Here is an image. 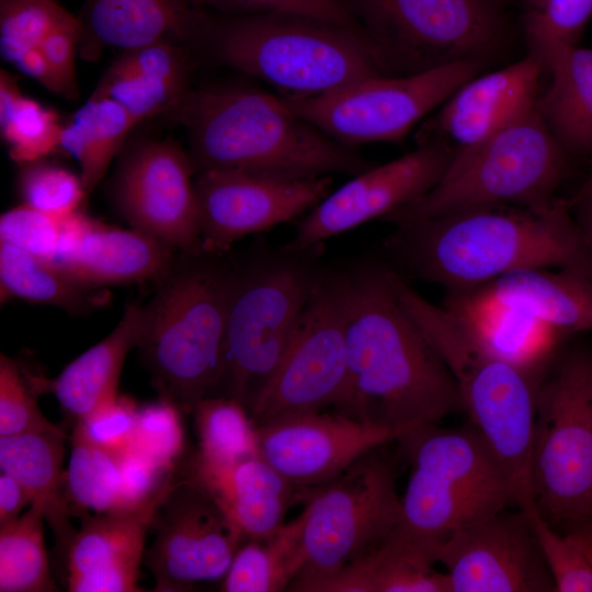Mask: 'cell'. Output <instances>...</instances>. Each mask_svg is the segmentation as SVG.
Segmentation results:
<instances>
[{
	"label": "cell",
	"instance_id": "8",
	"mask_svg": "<svg viewBox=\"0 0 592 592\" xmlns=\"http://www.w3.org/2000/svg\"><path fill=\"white\" fill-rule=\"evenodd\" d=\"M277 258L230 259L224 374L215 396L249 412L295 335L322 271L284 251Z\"/></svg>",
	"mask_w": 592,
	"mask_h": 592
},
{
	"label": "cell",
	"instance_id": "30",
	"mask_svg": "<svg viewBox=\"0 0 592 592\" xmlns=\"http://www.w3.org/2000/svg\"><path fill=\"white\" fill-rule=\"evenodd\" d=\"M67 434L43 432L0 436L1 471L14 477L29 492L31 504L41 505L56 539L67 553L77 533L69 522L70 509L62 471Z\"/></svg>",
	"mask_w": 592,
	"mask_h": 592
},
{
	"label": "cell",
	"instance_id": "19",
	"mask_svg": "<svg viewBox=\"0 0 592 592\" xmlns=\"http://www.w3.org/2000/svg\"><path fill=\"white\" fill-rule=\"evenodd\" d=\"M453 155L445 146L422 144L398 159L354 175L311 208L284 251L305 253L326 239L372 219H385L428 193L445 172Z\"/></svg>",
	"mask_w": 592,
	"mask_h": 592
},
{
	"label": "cell",
	"instance_id": "20",
	"mask_svg": "<svg viewBox=\"0 0 592 592\" xmlns=\"http://www.w3.org/2000/svg\"><path fill=\"white\" fill-rule=\"evenodd\" d=\"M259 456L300 490L323 486L401 434L342 412H309L257 426Z\"/></svg>",
	"mask_w": 592,
	"mask_h": 592
},
{
	"label": "cell",
	"instance_id": "6",
	"mask_svg": "<svg viewBox=\"0 0 592 592\" xmlns=\"http://www.w3.org/2000/svg\"><path fill=\"white\" fill-rule=\"evenodd\" d=\"M398 441L410 456L411 473L397 531L436 562L440 548L454 532L516 508L501 466L471 424L429 425Z\"/></svg>",
	"mask_w": 592,
	"mask_h": 592
},
{
	"label": "cell",
	"instance_id": "12",
	"mask_svg": "<svg viewBox=\"0 0 592 592\" xmlns=\"http://www.w3.org/2000/svg\"><path fill=\"white\" fill-rule=\"evenodd\" d=\"M483 64L456 62L412 75H378L311 98H284L301 118L335 141L354 146L402 139Z\"/></svg>",
	"mask_w": 592,
	"mask_h": 592
},
{
	"label": "cell",
	"instance_id": "5",
	"mask_svg": "<svg viewBox=\"0 0 592 592\" xmlns=\"http://www.w3.org/2000/svg\"><path fill=\"white\" fill-rule=\"evenodd\" d=\"M203 48L284 98L318 96L385 75L361 29L308 15L212 12Z\"/></svg>",
	"mask_w": 592,
	"mask_h": 592
},
{
	"label": "cell",
	"instance_id": "10",
	"mask_svg": "<svg viewBox=\"0 0 592 592\" xmlns=\"http://www.w3.org/2000/svg\"><path fill=\"white\" fill-rule=\"evenodd\" d=\"M532 485L539 515L565 531L592 514V353L566 352L538 382Z\"/></svg>",
	"mask_w": 592,
	"mask_h": 592
},
{
	"label": "cell",
	"instance_id": "47",
	"mask_svg": "<svg viewBox=\"0 0 592 592\" xmlns=\"http://www.w3.org/2000/svg\"><path fill=\"white\" fill-rule=\"evenodd\" d=\"M177 467H164L135 448L119 454L121 512L139 510L161 499Z\"/></svg>",
	"mask_w": 592,
	"mask_h": 592
},
{
	"label": "cell",
	"instance_id": "26",
	"mask_svg": "<svg viewBox=\"0 0 592 592\" xmlns=\"http://www.w3.org/2000/svg\"><path fill=\"white\" fill-rule=\"evenodd\" d=\"M192 66V49L174 43L123 50L91 94L117 102L138 125L162 116L185 96Z\"/></svg>",
	"mask_w": 592,
	"mask_h": 592
},
{
	"label": "cell",
	"instance_id": "51",
	"mask_svg": "<svg viewBox=\"0 0 592 592\" xmlns=\"http://www.w3.org/2000/svg\"><path fill=\"white\" fill-rule=\"evenodd\" d=\"M14 66L21 73L36 80L47 90L59 94L58 83L39 47L25 53L14 62Z\"/></svg>",
	"mask_w": 592,
	"mask_h": 592
},
{
	"label": "cell",
	"instance_id": "46",
	"mask_svg": "<svg viewBox=\"0 0 592 592\" xmlns=\"http://www.w3.org/2000/svg\"><path fill=\"white\" fill-rule=\"evenodd\" d=\"M139 407L127 396H117L79 420L73 433L88 442L122 454L133 447Z\"/></svg>",
	"mask_w": 592,
	"mask_h": 592
},
{
	"label": "cell",
	"instance_id": "2",
	"mask_svg": "<svg viewBox=\"0 0 592 592\" xmlns=\"http://www.w3.org/2000/svg\"><path fill=\"white\" fill-rule=\"evenodd\" d=\"M396 226L388 243L401 264L454 293L527 269L592 276V255L566 200L475 206Z\"/></svg>",
	"mask_w": 592,
	"mask_h": 592
},
{
	"label": "cell",
	"instance_id": "25",
	"mask_svg": "<svg viewBox=\"0 0 592 592\" xmlns=\"http://www.w3.org/2000/svg\"><path fill=\"white\" fill-rule=\"evenodd\" d=\"M178 469L215 499L247 539H262L278 530L300 490L261 456L215 463L196 452Z\"/></svg>",
	"mask_w": 592,
	"mask_h": 592
},
{
	"label": "cell",
	"instance_id": "13",
	"mask_svg": "<svg viewBox=\"0 0 592 592\" xmlns=\"http://www.w3.org/2000/svg\"><path fill=\"white\" fill-rule=\"evenodd\" d=\"M379 446L332 481L308 489L305 565L297 578L330 573L391 534L401 521L395 464Z\"/></svg>",
	"mask_w": 592,
	"mask_h": 592
},
{
	"label": "cell",
	"instance_id": "1",
	"mask_svg": "<svg viewBox=\"0 0 592 592\" xmlns=\"http://www.w3.org/2000/svg\"><path fill=\"white\" fill-rule=\"evenodd\" d=\"M340 278L348 382L335 410L401 437L462 410L457 383L400 301L395 272L367 263Z\"/></svg>",
	"mask_w": 592,
	"mask_h": 592
},
{
	"label": "cell",
	"instance_id": "22",
	"mask_svg": "<svg viewBox=\"0 0 592 592\" xmlns=\"http://www.w3.org/2000/svg\"><path fill=\"white\" fill-rule=\"evenodd\" d=\"M180 251L137 229H119L78 210L65 218L60 252L55 262L82 285L159 282Z\"/></svg>",
	"mask_w": 592,
	"mask_h": 592
},
{
	"label": "cell",
	"instance_id": "53",
	"mask_svg": "<svg viewBox=\"0 0 592 592\" xmlns=\"http://www.w3.org/2000/svg\"><path fill=\"white\" fill-rule=\"evenodd\" d=\"M592 195V168L584 179V181L581 183V185L577 189V191L568 198L567 204L569 207L577 204L578 202L582 201L583 198Z\"/></svg>",
	"mask_w": 592,
	"mask_h": 592
},
{
	"label": "cell",
	"instance_id": "37",
	"mask_svg": "<svg viewBox=\"0 0 592 592\" xmlns=\"http://www.w3.org/2000/svg\"><path fill=\"white\" fill-rule=\"evenodd\" d=\"M65 471V491L71 515L80 519L121 512L119 454L99 447L72 432Z\"/></svg>",
	"mask_w": 592,
	"mask_h": 592
},
{
	"label": "cell",
	"instance_id": "29",
	"mask_svg": "<svg viewBox=\"0 0 592 592\" xmlns=\"http://www.w3.org/2000/svg\"><path fill=\"white\" fill-rule=\"evenodd\" d=\"M141 317L143 306L128 303L106 338L69 363L55 379H45V391L55 395L75 424L118 396L125 358L138 344Z\"/></svg>",
	"mask_w": 592,
	"mask_h": 592
},
{
	"label": "cell",
	"instance_id": "18",
	"mask_svg": "<svg viewBox=\"0 0 592 592\" xmlns=\"http://www.w3.org/2000/svg\"><path fill=\"white\" fill-rule=\"evenodd\" d=\"M437 562L451 592H548L554 581L531 516L508 509L454 532Z\"/></svg>",
	"mask_w": 592,
	"mask_h": 592
},
{
	"label": "cell",
	"instance_id": "48",
	"mask_svg": "<svg viewBox=\"0 0 592 592\" xmlns=\"http://www.w3.org/2000/svg\"><path fill=\"white\" fill-rule=\"evenodd\" d=\"M217 14L289 13L360 27L345 0H198Z\"/></svg>",
	"mask_w": 592,
	"mask_h": 592
},
{
	"label": "cell",
	"instance_id": "28",
	"mask_svg": "<svg viewBox=\"0 0 592 592\" xmlns=\"http://www.w3.org/2000/svg\"><path fill=\"white\" fill-rule=\"evenodd\" d=\"M482 289L498 309L558 332L592 331V276L571 269H527L504 275Z\"/></svg>",
	"mask_w": 592,
	"mask_h": 592
},
{
	"label": "cell",
	"instance_id": "49",
	"mask_svg": "<svg viewBox=\"0 0 592 592\" xmlns=\"http://www.w3.org/2000/svg\"><path fill=\"white\" fill-rule=\"evenodd\" d=\"M81 36L78 15L71 13L38 46L58 83L59 94L67 99L78 96L75 61Z\"/></svg>",
	"mask_w": 592,
	"mask_h": 592
},
{
	"label": "cell",
	"instance_id": "14",
	"mask_svg": "<svg viewBox=\"0 0 592 592\" xmlns=\"http://www.w3.org/2000/svg\"><path fill=\"white\" fill-rule=\"evenodd\" d=\"M348 344L340 272H321L281 364L255 400V426L341 402Z\"/></svg>",
	"mask_w": 592,
	"mask_h": 592
},
{
	"label": "cell",
	"instance_id": "4",
	"mask_svg": "<svg viewBox=\"0 0 592 592\" xmlns=\"http://www.w3.org/2000/svg\"><path fill=\"white\" fill-rule=\"evenodd\" d=\"M179 252L143 306L137 348L160 398L192 413L220 385L230 259Z\"/></svg>",
	"mask_w": 592,
	"mask_h": 592
},
{
	"label": "cell",
	"instance_id": "35",
	"mask_svg": "<svg viewBox=\"0 0 592 592\" xmlns=\"http://www.w3.org/2000/svg\"><path fill=\"white\" fill-rule=\"evenodd\" d=\"M64 124L59 114L25 96L18 80L0 71V132L10 158L20 166L46 159L57 149Z\"/></svg>",
	"mask_w": 592,
	"mask_h": 592
},
{
	"label": "cell",
	"instance_id": "33",
	"mask_svg": "<svg viewBox=\"0 0 592 592\" xmlns=\"http://www.w3.org/2000/svg\"><path fill=\"white\" fill-rule=\"evenodd\" d=\"M136 126L117 102L93 94L64 125L60 149L78 162L87 195L102 181Z\"/></svg>",
	"mask_w": 592,
	"mask_h": 592
},
{
	"label": "cell",
	"instance_id": "44",
	"mask_svg": "<svg viewBox=\"0 0 592 592\" xmlns=\"http://www.w3.org/2000/svg\"><path fill=\"white\" fill-rule=\"evenodd\" d=\"M181 412L162 398L139 407L132 448L164 467L175 468L184 448Z\"/></svg>",
	"mask_w": 592,
	"mask_h": 592
},
{
	"label": "cell",
	"instance_id": "38",
	"mask_svg": "<svg viewBox=\"0 0 592 592\" xmlns=\"http://www.w3.org/2000/svg\"><path fill=\"white\" fill-rule=\"evenodd\" d=\"M198 437L197 454L215 463L259 456L257 426L237 400L225 396L202 399L192 412Z\"/></svg>",
	"mask_w": 592,
	"mask_h": 592
},
{
	"label": "cell",
	"instance_id": "21",
	"mask_svg": "<svg viewBox=\"0 0 592 592\" xmlns=\"http://www.w3.org/2000/svg\"><path fill=\"white\" fill-rule=\"evenodd\" d=\"M538 58L528 54L503 68L463 83L424 124L420 145L437 144L454 153L506 126L538 101Z\"/></svg>",
	"mask_w": 592,
	"mask_h": 592
},
{
	"label": "cell",
	"instance_id": "16",
	"mask_svg": "<svg viewBox=\"0 0 592 592\" xmlns=\"http://www.w3.org/2000/svg\"><path fill=\"white\" fill-rule=\"evenodd\" d=\"M150 527L156 537L145 560L156 591H185L198 582L223 580L247 540L215 499L178 467Z\"/></svg>",
	"mask_w": 592,
	"mask_h": 592
},
{
	"label": "cell",
	"instance_id": "31",
	"mask_svg": "<svg viewBox=\"0 0 592 592\" xmlns=\"http://www.w3.org/2000/svg\"><path fill=\"white\" fill-rule=\"evenodd\" d=\"M550 83L538 110L568 155L592 151V47L557 50L546 62Z\"/></svg>",
	"mask_w": 592,
	"mask_h": 592
},
{
	"label": "cell",
	"instance_id": "17",
	"mask_svg": "<svg viewBox=\"0 0 592 592\" xmlns=\"http://www.w3.org/2000/svg\"><path fill=\"white\" fill-rule=\"evenodd\" d=\"M330 175L288 179L210 169L194 181L203 251L226 253L237 240L287 223L330 193Z\"/></svg>",
	"mask_w": 592,
	"mask_h": 592
},
{
	"label": "cell",
	"instance_id": "3",
	"mask_svg": "<svg viewBox=\"0 0 592 592\" xmlns=\"http://www.w3.org/2000/svg\"><path fill=\"white\" fill-rule=\"evenodd\" d=\"M162 118L185 129L195 173L226 169L308 179L356 175L372 167L354 148L294 113L281 96L249 87L191 89Z\"/></svg>",
	"mask_w": 592,
	"mask_h": 592
},
{
	"label": "cell",
	"instance_id": "45",
	"mask_svg": "<svg viewBox=\"0 0 592 592\" xmlns=\"http://www.w3.org/2000/svg\"><path fill=\"white\" fill-rule=\"evenodd\" d=\"M64 220L22 204L1 215L0 242L55 261L62 242Z\"/></svg>",
	"mask_w": 592,
	"mask_h": 592
},
{
	"label": "cell",
	"instance_id": "15",
	"mask_svg": "<svg viewBox=\"0 0 592 592\" xmlns=\"http://www.w3.org/2000/svg\"><path fill=\"white\" fill-rule=\"evenodd\" d=\"M191 157L172 139L126 143L117 157L110 197L132 228L180 252H203Z\"/></svg>",
	"mask_w": 592,
	"mask_h": 592
},
{
	"label": "cell",
	"instance_id": "52",
	"mask_svg": "<svg viewBox=\"0 0 592 592\" xmlns=\"http://www.w3.org/2000/svg\"><path fill=\"white\" fill-rule=\"evenodd\" d=\"M570 208L580 228L584 243L592 255V195L583 198Z\"/></svg>",
	"mask_w": 592,
	"mask_h": 592
},
{
	"label": "cell",
	"instance_id": "7",
	"mask_svg": "<svg viewBox=\"0 0 592 592\" xmlns=\"http://www.w3.org/2000/svg\"><path fill=\"white\" fill-rule=\"evenodd\" d=\"M568 156L536 103L503 128L456 151L428 193L385 220L400 225L482 205L547 204L555 200Z\"/></svg>",
	"mask_w": 592,
	"mask_h": 592
},
{
	"label": "cell",
	"instance_id": "36",
	"mask_svg": "<svg viewBox=\"0 0 592 592\" xmlns=\"http://www.w3.org/2000/svg\"><path fill=\"white\" fill-rule=\"evenodd\" d=\"M44 509L37 504L16 520L0 526V591L52 592L44 542Z\"/></svg>",
	"mask_w": 592,
	"mask_h": 592
},
{
	"label": "cell",
	"instance_id": "32",
	"mask_svg": "<svg viewBox=\"0 0 592 592\" xmlns=\"http://www.w3.org/2000/svg\"><path fill=\"white\" fill-rule=\"evenodd\" d=\"M0 295L2 303L20 298L55 306L72 316L92 314L110 301L107 292L82 285L55 261L5 242H0Z\"/></svg>",
	"mask_w": 592,
	"mask_h": 592
},
{
	"label": "cell",
	"instance_id": "43",
	"mask_svg": "<svg viewBox=\"0 0 592 592\" xmlns=\"http://www.w3.org/2000/svg\"><path fill=\"white\" fill-rule=\"evenodd\" d=\"M38 377L27 376L9 356H0V436L66 432L50 423L37 406Z\"/></svg>",
	"mask_w": 592,
	"mask_h": 592
},
{
	"label": "cell",
	"instance_id": "24",
	"mask_svg": "<svg viewBox=\"0 0 592 592\" xmlns=\"http://www.w3.org/2000/svg\"><path fill=\"white\" fill-rule=\"evenodd\" d=\"M162 498L139 510L82 517L67 553L68 590L140 591L137 581L146 533Z\"/></svg>",
	"mask_w": 592,
	"mask_h": 592
},
{
	"label": "cell",
	"instance_id": "11",
	"mask_svg": "<svg viewBox=\"0 0 592 592\" xmlns=\"http://www.w3.org/2000/svg\"><path fill=\"white\" fill-rule=\"evenodd\" d=\"M462 410L501 466L516 509H536L532 459L539 378L534 366L501 354L477 327L467 328L445 357Z\"/></svg>",
	"mask_w": 592,
	"mask_h": 592
},
{
	"label": "cell",
	"instance_id": "27",
	"mask_svg": "<svg viewBox=\"0 0 592 592\" xmlns=\"http://www.w3.org/2000/svg\"><path fill=\"white\" fill-rule=\"evenodd\" d=\"M436 561L396 530L341 568L296 578L289 591L300 592H451Z\"/></svg>",
	"mask_w": 592,
	"mask_h": 592
},
{
	"label": "cell",
	"instance_id": "54",
	"mask_svg": "<svg viewBox=\"0 0 592 592\" xmlns=\"http://www.w3.org/2000/svg\"><path fill=\"white\" fill-rule=\"evenodd\" d=\"M504 7H508L514 0H499Z\"/></svg>",
	"mask_w": 592,
	"mask_h": 592
},
{
	"label": "cell",
	"instance_id": "34",
	"mask_svg": "<svg viewBox=\"0 0 592 592\" xmlns=\"http://www.w3.org/2000/svg\"><path fill=\"white\" fill-rule=\"evenodd\" d=\"M305 513L284 523L269 537L247 539L236 551L223 579L226 592H278L301 572Z\"/></svg>",
	"mask_w": 592,
	"mask_h": 592
},
{
	"label": "cell",
	"instance_id": "40",
	"mask_svg": "<svg viewBox=\"0 0 592 592\" xmlns=\"http://www.w3.org/2000/svg\"><path fill=\"white\" fill-rule=\"evenodd\" d=\"M592 0H524L523 30L531 55L544 66L559 49L578 45Z\"/></svg>",
	"mask_w": 592,
	"mask_h": 592
},
{
	"label": "cell",
	"instance_id": "50",
	"mask_svg": "<svg viewBox=\"0 0 592 592\" xmlns=\"http://www.w3.org/2000/svg\"><path fill=\"white\" fill-rule=\"evenodd\" d=\"M31 497L26 489L11 475H0V526L16 520Z\"/></svg>",
	"mask_w": 592,
	"mask_h": 592
},
{
	"label": "cell",
	"instance_id": "39",
	"mask_svg": "<svg viewBox=\"0 0 592 592\" xmlns=\"http://www.w3.org/2000/svg\"><path fill=\"white\" fill-rule=\"evenodd\" d=\"M557 592H592V514L565 531L531 515Z\"/></svg>",
	"mask_w": 592,
	"mask_h": 592
},
{
	"label": "cell",
	"instance_id": "41",
	"mask_svg": "<svg viewBox=\"0 0 592 592\" xmlns=\"http://www.w3.org/2000/svg\"><path fill=\"white\" fill-rule=\"evenodd\" d=\"M16 187L24 205L66 218L88 197L80 175L46 159L20 166Z\"/></svg>",
	"mask_w": 592,
	"mask_h": 592
},
{
	"label": "cell",
	"instance_id": "23",
	"mask_svg": "<svg viewBox=\"0 0 592 592\" xmlns=\"http://www.w3.org/2000/svg\"><path fill=\"white\" fill-rule=\"evenodd\" d=\"M212 12L198 0H86L81 58L94 61L106 48L122 52L158 42L203 47Z\"/></svg>",
	"mask_w": 592,
	"mask_h": 592
},
{
	"label": "cell",
	"instance_id": "9",
	"mask_svg": "<svg viewBox=\"0 0 592 592\" xmlns=\"http://www.w3.org/2000/svg\"><path fill=\"white\" fill-rule=\"evenodd\" d=\"M385 75L485 61L508 39L499 0H345Z\"/></svg>",
	"mask_w": 592,
	"mask_h": 592
},
{
	"label": "cell",
	"instance_id": "42",
	"mask_svg": "<svg viewBox=\"0 0 592 592\" xmlns=\"http://www.w3.org/2000/svg\"><path fill=\"white\" fill-rule=\"evenodd\" d=\"M71 13L58 0H0V53L14 64Z\"/></svg>",
	"mask_w": 592,
	"mask_h": 592
}]
</instances>
